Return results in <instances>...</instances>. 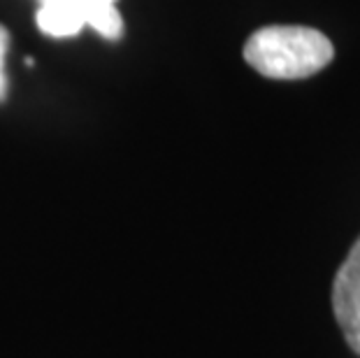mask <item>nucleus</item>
<instances>
[{
	"label": "nucleus",
	"mask_w": 360,
	"mask_h": 358,
	"mask_svg": "<svg viewBox=\"0 0 360 358\" xmlns=\"http://www.w3.org/2000/svg\"><path fill=\"white\" fill-rule=\"evenodd\" d=\"M244 60L270 79H307L330 65L335 47L316 28L265 26L244 44Z\"/></svg>",
	"instance_id": "1"
},
{
	"label": "nucleus",
	"mask_w": 360,
	"mask_h": 358,
	"mask_svg": "<svg viewBox=\"0 0 360 358\" xmlns=\"http://www.w3.org/2000/svg\"><path fill=\"white\" fill-rule=\"evenodd\" d=\"M333 312L347 345L360 356V238L335 275Z\"/></svg>",
	"instance_id": "2"
},
{
	"label": "nucleus",
	"mask_w": 360,
	"mask_h": 358,
	"mask_svg": "<svg viewBox=\"0 0 360 358\" xmlns=\"http://www.w3.org/2000/svg\"><path fill=\"white\" fill-rule=\"evenodd\" d=\"M89 0H40L35 24L49 37H75L86 26Z\"/></svg>",
	"instance_id": "3"
},
{
	"label": "nucleus",
	"mask_w": 360,
	"mask_h": 358,
	"mask_svg": "<svg viewBox=\"0 0 360 358\" xmlns=\"http://www.w3.org/2000/svg\"><path fill=\"white\" fill-rule=\"evenodd\" d=\"M86 26L105 40H119L124 35V19H121L117 0H89Z\"/></svg>",
	"instance_id": "4"
},
{
	"label": "nucleus",
	"mask_w": 360,
	"mask_h": 358,
	"mask_svg": "<svg viewBox=\"0 0 360 358\" xmlns=\"http://www.w3.org/2000/svg\"><path fill=\"white\" fill-rule=\"evenodd\" d=\"M10 49V33L0 24V103L7 98V75H5V56Z\"/></svg>",
	"instance_id": "5"
}]
</instances>
